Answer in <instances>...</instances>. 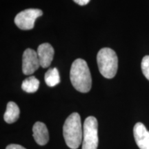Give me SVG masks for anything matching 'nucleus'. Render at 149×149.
Segmentation results:
<instances>
[{"label": "nucleus", "instance_id": "nucleus-15", "mask_svg": "<svg viewBox=\"0 0 149 149\" xmlns=\"http://www.w3.org/2000/svg\"><path fill=\"white\" fill-rule=\"evenodd\" d=\"M91 0H73L76 3L79 4L80 6H85L90 2Z\"/></svg>", "mask_w": 149, "mask_h": 149}, {"label": "nucleus", "instance_id": "nucleus-1", "mask_svg": "<svg viewBox=\"0 0 149 149\" xmlns=\"http://www.w3.org/2000/svg\"><path fill=\"white\" fill-rule=\"evenodd\" d=\"M70 78L72 86L81 93H88L92 86V78L86 61L77 59L72 64Z\"/></svg>", "mask_w": 149, "mask_h": 149}, {"label": "nucleus", "instance_id": "nucleus-8", "mask_svg": "<svg viewBox=\"0 0 149 149\" xmlns=\"http://www.w3.org/2000/svg\"><path fill=\"white\" fill-rule=\"evenodd\" d=\"M37 53L42 68H47L51 65L54 56V49L51 44L48 43L42 44L37 48Z\"/></svg>", "mask_w": 149, "mask_h": 149}, {"label": "nucleus", "instance_id": "nucleus-13", "mask_svg": "<svg viewBox=\"0 0 149 149\" xmlns=\"http://www.w3.org/2000/svg\"><path fill=\"white\" fill-rule=\"evenodd\" d=\"M141 70L147 79L149 80V55L143 57L141 64Z\"/></svg>", "mask_w": 149, "mask_h": 149}, {"label": "nucleus", "instance_id": "nucleus-6", "mask_svg": "<svg viewBox=\"0 0 149 149\" xmlns=\"http://www.w3.org/2000/svg\"><path fill=\"white\" fill-rule=\"evenodd\" d=\"M40 66V59L36 51L31 48H27L22 57V71L24 74H32Z\"/></svg>", "mask_w": 149, "mask_h": 149}, {"label": "nucleus", "instance_id": "nucleus-4", "mask_svg": "<svg viewBox=\"0 0 149 149\" xmlns=\"http://www.w3.org/2000/svg\"><path fill=\"white\" fill-rule=\"evenodd\" d=\"M97 120L95 117L86 119L83 126L82 149H97L98 146Z\"/></svg>", "mask_w": 149, "mask_h": 149}, {"label": "nucleus", "instance_id": "nucleus-12", "mask_svg": "<svg viewBox=\"0 0 149 149\" xmlns=\"http://www.w3.org/2000/svg\"><path fill=\"white\" fill-rule=\"evenodd\" d=\"M44 79H45L46 84L48 86H55L60 82V77H59L58 70L56 68H50L45 73Z\"/></svg>", "mask_w": 149, "mask_h": 149}, {"label": "nucleus", "instance_id": "nucleus-14", "mask_svg": "<svg viewBox=\"0 0 149 149\" xmlns=\"http://www.w3.org/2000/svg\"><path fill=\"white\" fill-rule=\"evenodd\" d=\"M6 149H26V148H25L24 147L22 146L21 145H19V144H10L6 147Z\"/></svg>", "mask_w": 149, "mask_h": 149}, {"label": "nucleus", "instance_id": "nucleus-7", "mask_svg": "<svg viewBox=\"0 0 149 149\" xmlns=\"http://www.w3.org/2000/svg\"><path fill=\"white\" fill-rule=\"evenodd\" d=\"M133 135L139 149H149V131L142 123L138 122L135 124Z\"/></svg>", "mask_w": 149, "mask_h": 149}, {"label": "nucleus", "instance_id": "nucleus-9", "mask_svg": "<svg viewBox=\"0 0 149 149\" xmlns=\"http://www.w3.org/2000/svg\"><path fill=\"white\" fill-rule=\"evenodd\" d=\"M33 136L35 141L40 146L46 145L49 140L47 128L43 122H37L33 127Z\"/></svg>", "mask_w": 149, "mask_h": 149}, {"label": "nucleus", "instance_id": "nucleus-2", "mask_svg": "<svg viewBox=\"0 0 149 149\" xmlns=\"http://www.w3.org/2000/svg\"><path fill=\"white\" fill-rule=\"evenodd\" d=\"M63 135L67 146L71 149L79 148L83 140V129L81 118L77 113L67 117L63 126Z\"/></svg>", "mask_w": 149, "mask_h": 149}, {"label": "nucleus", "instance_id": "nucleus-11", "mask_svg": "<svg viewBox=\"0 0 149 149\" xmlns=\"http://www.w3.org/2000/svg\"><path fill=\"white\" fill-rule=\"evenodd\" d=\"M40 86V81L34 76L26 78L22 84V90L29 93L36 92Z\"/></svg>", "mask_w": 149, "mask_h": 149}, {"label": "nucleus", "instance_id": "nucleus-10", "mask_svg": "<svg viewBox=\"0 0 149 149\" xmlns=\"http://www.w3.org/2000/svg\"><path fill=\"white\" fill-rule=\"evenodd\" d=\"M20 111L18 106L13 102H10L7 104L6 110L3 115L5 122L8 124H13L18 120L19 117Z\"/></svg>", "mask_w": 149, "mask_h": 149}, {"label": "nucleus", "instance_id": "nucleus-5", "mask_svg": "<svg viewBox=\"0 0 149 149\" xmlns=\"http://www.w3.org/2000/svg\"><path fill=\"white\" fill-rule=\"evenodd\" d=\"M43 12L40 9L29 8L19 13L15 18V23L19 29L24 31L33 29L37 18L42 16Z\"/></svg>", "mask_w": 149, "mask_h": 149}, {"label": "nucleus", "instance_id": "nucleus-3", "mask_svg": "<svg viewBox=\"0 0 149 149\" xmlns=\"http://www.w3.org/2000/svg\"><path fill=\"white\" fill-rule=\"evenodd\" d=\"M99 70L104 77L111 79L115 76L118 68V58L113 49L102 48L97 55Z\"/></svg>", "mask_w": 149, "mask_h": 149}]
</instances>
